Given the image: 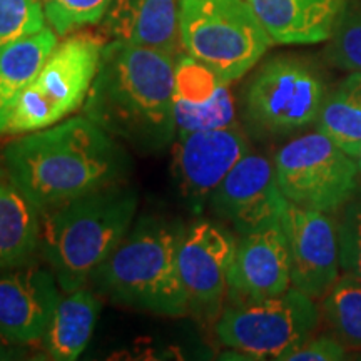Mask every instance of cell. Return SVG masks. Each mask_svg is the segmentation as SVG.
Segmentation results:
<instances>
[{"label":"cell","mask_w":361,"mask_h":361,"mask_svg":"<svg viewBox=\"0 0 361 361\" xmlns=\"http://www.w3.org/2000/svg\"><path fill=\"white\" fill-rule=\"evenodd\" d=\"M4 166L40 214L111 184L124 183L126 149L85 116L34 130L8 142Z\"/></svg>","instance_id":"obj_1"},{"label":"cell","mask_w":361,"mask_h":361,"mask_svg":"<svg viewBox=\"0 0 361 361\" xmlns=\"http://www.w3.org/2000/svg\"><path fill=\"white\" fill-rule=\"evenodd\" d=\"M178 56L123 40L106 42L84 116L141 152L168 147L176 137Z\"/></svg>","instance_id":"obj_2"},{"label":"cell","mask_w":361,"mask_h":361,"mask_svg":"<svg viewBox=\"0 0 361 361\" xmlns=\"http://www.w3.org/2000/svg\"><path fill=\"white\" fill-rule=\"evenodd\" d=\"M137 192L117 183L85 194L42 216V247L64 293L84 288L133 226Z\"/></svg>","instance_id":"obj_3"},{"label":"cell","mask_w":361,"mask_h":361,"mask_svg":"<svg viewBox=\"0 0 361 361\" xmlns=\"http://www.w3.org/2000/svg\"><path fill=\"white\" fill-rule=\"evenodd\" d=\"M183 228L144 216L96 269L92 281L111 300L162 316H184L189 301L178 266Z\"/></svg>","instance_id":"obj_4"},{"label":"cell","mask_w":361,"mask_h":361,"mask_svg":"<svg viewBox=\"0 0 361 361\" xmlns=\"http://www.w3.org/2000/svg\"><path fill=\"white\" fill-rule=\"evenodd\" d=\"M179 37L189 57L228 84L274 44L247 0H179Z\"/></svg>","instance_id":"obj_5"},{"label":"cell","mask_w":361,"mask_h":361,"mask_svg":"<svg viewBox=\"0 0 361 361\" xmlns=\"http://www.w3.org/2000/svg\"><path fill=\"white\" fill-rule=\"evenodd\" d=\"M106 35L75 32L57 44L24 90L6 134H29L61 123L84 106L101 64Z\"/></svg>","instance_id":"obj_6"},{"label":"cell","mask_w":361,"mask_h":361,"mask_svg":"<svg viewBox=\"0 0 361 361\" xmlns=\"http://www.w3.org/2000/svg\"><path fill=\"white\" fill-rule=\"evenodd\" d=\"M328 92L313 62L296 56L271 57L246 85L243 114L256 134L288 137L318 123Z\"/></svg>","instance_id":"obj_7"},{"label":"cell","mask_w":361,"mask_h":361,"mask_svg":"<svg viewBox=\"0 0 361 361\" xmlns=\"http://www.w3.org/2000/svg\"><path fill=\"white\" fill-rule=\"evenodd\" d=\"M322 322L316 300L290 288L279 296L231 303L221 311L216 335L247 360L286 361Z\"/></svg>","instance_id":"obj_8"},{"label":"cell","mask_w":361,"mask_h":361,"mask_svg":"<svg viewBox=\"0 0 361 361\" xmlns=\"http://www.w3.org/2000/svg\"><path fill=\"white\" fill-rule=\"evenodd\" d=\"M273 162L279 189L295 206L336 214L360 194L358 162L318 129L284 144Z\"/></svg>","instance_id":"obj_9"},{"label":"cell","mask_w":361,"mask_h":361,"mask_svg":"<svg viewBox=\"0 0 361 361\" xmlns=\"http://www.w3.org/2000/svg\"><path fill=\"white\" fill-rule=\"evenodd\" d=\"M236 239L223 226L196 221L183 228L178 246L180 281L186 290L189 310L213 318L221 311L228 293Z\"/></svg>","instance_id":"obj_10"},{"label":"cell","mask_w":361,"mask_h":361,"mask_svg":"<svg viewBox=\"0 0 361 361\" xmlns=\"http://www.w3.org/2000/svg\"><path fill=\"white\" fill-rule=\"evenodd\" d=\"M279 223L290 252L291 286L319 301L341 274L336 219L288 201Z\"/></svg>","instance_id":"obj_11"},{"label":"cell","mask_w":361,"mask_h":361,"mask_svg":"<svg viewBox=\"0 0 361 361\" xmlns=\"http://www.w3.org/2000/svg\"><path fill=\"white\" fill-rule=\"evenodd\" d=\"M207 204L234 231L246 234L279 223L288 200L279 189L274 162L250 151L221 180Z\"/></svg>","instance_id":"obj_12"},{"label":"cell","mask_w":361,"mask_h":361,"mask_svg":"<svg viewBox=\"0 0 361 361\" xmlns=\"http://www.w3.org/2000/svg\"><path fill=\"white\" fill-rule=\"evenodd\" d=\"M250 151L239 124L176 135L173 174L180 196L194 211H201L221 180Z\"/></svg>","instance_id":"obj_13"},{"label":"cell","mask_w":361,"mask_h":361,"mask_svg":"<svg viewBox=\"0 0 361 361\" xmlns=\"http://www.w3.org/2000/svg\"><path fill=\"white\" fill-rule=\"evenodd\" d=\"M59 288L52 269L42 266L0 269V331L24 345L42 340L61 301Z\"/></svg>","instance_id":"obj_14"},{"label":"cell","mask_w":361,"mask_h":361,"mask_svg":"<svg viewBox=\"0 0 361 361\" xmlns=\"http://www.w3.org/2000/svg\"><path fill=\"white\" fill-rule=\"evenodd\" d=\"M290 288V252L281 223L241 234L228 278L233 303L279 296Z\"/></svg>","instance_id":"obj_15"},{"label":"cell","mask_w":361,"mask_h":361,"mask_svg":"<svg viewBox=\"0 0 361 361\" xmlns=\"http://www.w3.org/2000/svg\"><path fill=\"white\" fill-rule=\"evenodd\" d=\"M228 82L188 54L176 57V135L238 124L236 106Z\"/></svg>","instance_id":"obj_16"},{"label":"cell","mask_w":361,"mask_h":361,"mask_svg":"<svg viewBox=\"0 0 361 361\" xmlns=\"http://www.w3.org/2000/svg\"><path fill=\"white\" fill-rule=\"evenodd\" d=\"M101 22L112 40L179 54V0H112Z\"/></svg>","instance_id":"obj_17"},{"label":"cell","mask_w":361,"mask_h":361,"mask_svg":"<svg viewBox=\"0 0 361 361\" xmlns=\"http://www.w3.org/2000/svg\"><path fill=\"white\" fill-rule=\"evenodd\" d=\"M274 44L326 42L346 0H247Z\"/></svg>","instance_id":"obj_18"},{"label":"cell","mask_w":361,"mask_h":361,"mask_svg":"<svg viewBox=\"0 0 361 361\" xmlns=\"http://www.w3.org/2000/svg\"><path fill=\"white\" fill-rule=\"evenodd\" d=\"M42 221L6 171H0V269L32 259L40 247Z\"/></svg>","instance_id":"obj_19"},{"label":"cell","mask_w":361,"mask_h":361,"mask_svg":"<svg viewBox=\"0 0 361 361\" xmlns=\"http://www.w3.org/2000/svg\"><path fill=\"white\" fill-rule=\"evenodd\" d=\"M57 45V34L45 27L37 34L0 47V134L24 90L32 84L44 62Z\"/></svg>","instance_id":"obj_20"},{"label":"cell","mask_w":361,"mask_h":361,"mask_svg":"<svg viewBox=\"0 0 361 361\" xmlns=\"http://www.w3.org/2000/svg\"><path fill=\"white\" fill-rule=\"evenodd\" d=\"M101 303L92 291L79 288L61 298L42 336L45 353L56 361L78 360L92 338Z\"/></svg>","instance_id":"obj_21"},{"label":"cell","mask_w":361,"mask_h":361,"mask_svg":"<svg viewBox=\"0 0 361 361\" xmlns=\"http://www.w3.org/2000/svg\"><path fill=\"white\" fill-rule=\"evenodd\" d=\"M316 129L356 157L361 149V71L348 72L329 90Z\"/></svg>","instance_id":"obj_22"},{"label":"cell","mask_w":361,"mask_h":361,"mask_svg":"<svg viewBox=\"0 0 361 361\" xmlns=\"http://www.w3.org/2000/svg\"><path fill=\"white\" fill-rule=\"evenodd\" d=\"M319 313L348 351H361V279L341 273L319 300Z\"/></svg>","instance_id":"obj_23"},{"label":"cell","mask_w":361,"mask_h":361,"mask_svg":"<svg viewBox=\"0 0 361 361\" xmlns=\"http://www.w3.org/2000/svg\"><path fill=\"white\" fill-rule=\"evenodd\" d=\"M324 57L340 71H361V0L345 2L326 40Z\"/></svg>","instance_id":"obj_24"},{"label":"cell","mask_w":361,"mask_h":361,"mask_svg":"<svg viewBox=\"0 0 361 361\" xmlns=\"http://www.w3.org/2000/svg\"><path fill=\"white\" fill-rule=\"evenodd\" d=\"M112 0H44L45 17L57 35L99 24Z\"/></svg>","instance_id":"obj_25"},{"label":"cell","mask_w":361,"mask_h":361,"mask_svg":"<svg viewBox=\"0 0 361 361\" xmlns=\"http://www.w3.org/2000/svg\"><path fill=\"white\" fill-rule=\"evenodd\" d=\"M44 0H0V47L45 29Z\"/></svg>","instance_id":"obj_26"},{"label":"cell","mask_w":361,"mask_h":361,"mask_svg":"<svg viewBox=\"0 0 361 361\" xmlns=\"http://www.w3.org/2000/svg\"><path fill=\"white\" fill-rule=\"evenodd\" d=\"M336 223L341 273L361 279V194L343 207Z\"/></svg>","instance_id":"obj_27"},{"label":"cell","mask_w":361,"mask_h":361,"mask_svg":"<svg viewBox=\"0 0 361 361\" xmlns=\"http://www.w3.org/2000/svg\"><path fill=\"white\" fill-rule=\"evenodd\" d=\"M348 358V350L333 333L310 336L286 361H341Z\"/></svg>","instance_id":"obj_28"},{"label":"cell","mask_w":361,"mask_h":361,"mask_svg":"<svg viewBox=\"0 0 361 361\" xmlns=\"http://www.w3.org/2000/svg\"><path fill=\"white\" fill-rule=\"evenodd\" d=\"M29 350L24 343H19L0 331V361L8 360H24Z\"/></svg>","instance_id":"obj_29"},{"label":"cell","mask_w":361,"mask_h":361,"mask_svg":"<svg viewBox=\"0 0 361 361\" xmlns=\"http://www.w3.org/2000/svg\"><path fill=\"white\" fill-rule=\"evenodd\" d=\"M356 159V162H358V168H360V173H361V149H360V152H358V156L355 157Z\"/></svg>","instance_id":"obj_30"}]
</instances>
